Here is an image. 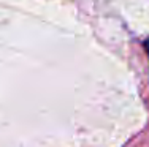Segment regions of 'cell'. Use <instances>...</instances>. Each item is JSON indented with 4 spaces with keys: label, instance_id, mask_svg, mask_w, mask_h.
Returning <instances> with one entry per match:
<instances>
[{
    "label": "cell",
    "instance_id": "6da1fadb",
    "mask_svg": "<svg viewBox=\"0 0 149 147\" xmlns=\"http://www.w3.org/2000/svg\"><path fill=\"white\" fill-rule=\"evenodd\" d=\"M144 46H146V48H148V52H149V40L146 41V43H144Z\"/></svg>",
    "mask_w": 149,
    "mask_h": 147
}]
</instances>
